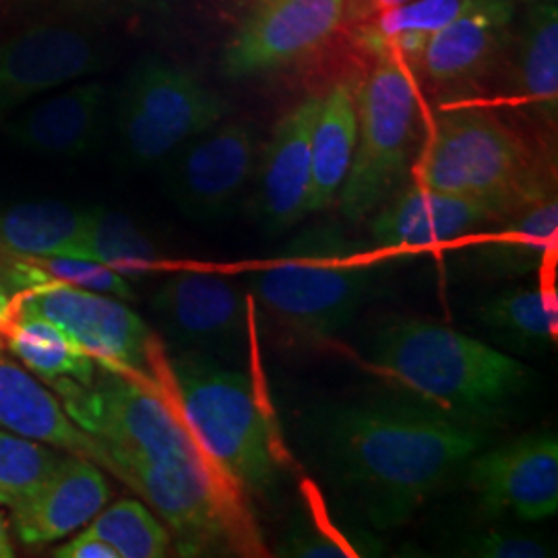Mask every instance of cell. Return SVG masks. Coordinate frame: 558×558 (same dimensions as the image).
Segmentation results:
<instances>
[{"label":"cell","instance_id":"cell-22","mask_svg":"<svg viewBox=\"0 0 558 558\" xmlns=\"http://www.w3.org/2000/svg\"><path fill=\"white\" fill-rule=\"evenodd\" d=\"M476 248L478 267L486 274L509 278L525 276L544 265L557 248L558 203L555 195L534 201L502 218Z\"/></svg>","mask_w":558,"mask_h":558},{"label":"cell","instance_id":"cell-37","mask_svg":"<svg viewBox=\"0 0 558 558\" xmlns=\"http://www.w3.org/2000/svg\"><path fill=\"white\" fill-rule=\"evenodd\" d=\"M511 2H515V0H511ZM523 2H527V4H536V2H557V0H523Z\"/></svg>","mask_w":558,"mask_h":558},{"label":"cell","instance_id":"cell-9","mask_svg":"<svg viewBox=\"0 0 558 558\" xmlns=\"http://www.w3.org/2000/svg\"><path fill=\"white\" fill-rule=\"evenodd\" d=\"M348 17V0H251L223 52L230 77L286 69L315 54Z\"/></svg>","mask_w":558,"mask_h":558},{"label":"cell","instance_id":"cell-19","mask_svg":"<svg viewBox=\"0 0 558 558\" xmlns=\"http://www.w3.org/2000/svg\"><path fill=\"white\" fill-rule=\"evenodd\" d=\"M0 428L40 440L108 468L100 442L71 418L54 396L23 364L0 352Z\"/></svg>","mask_w":558,"mask_h":558},{"label":"cell","instance_id":"cell-15","mask_svg":"<svg viewBox=\"0 0 558 558\" xmlns=\"http://www.w3.org/2000/svg\"><path fill=\"white\" fill-rule=\"evenodd\" d=\"M515 2L470 0L451 23L435 34L414 62L439 87L474 85L497 64L511 40Z\"/></svg>","mask_w":558,"mask_h":558},{"label":"cell","instance_id":"cell-2","mask_svg":"<svg viewBox=\"0 0 558 558\" xmlns=\"http://www.w3.org/2000/svg\"><path fill=\"white\" fill-rule=\"evenodd\" d=\"M373 362L422 403L465 422L505 410L530 383L518 360L430 320L385 323L373 339Z\"/></svg>","mask_w":558,"mask_h":558},{"label":"cell","instance_id":"cell-29","mask_svg":"<svg viewBox=\"0 0 558 558\" xmlns=\"http://www.w3.org/2000/svg\"><path fill=\"white\" fill-rule=\"evenodd\" d=\"M64 453L40 440L0 428V505L13 509L29 499Z\"/></svg>","mask_w":558,"mask_h":558},{"label":"cell","instance_id":"cell-1","mask_svg":"<svg viewBox=\"0 0 558 558\" xmlns=\"http://www.w3.org/2000/svg\"><path fill=\"white\" fill-rule=\"evenodd\" d=\"M304 433L341 507L375 530L403 525L486 445L476 422L422 401L329 405L308 416Z\"/></svg>","mask_w":558,"mask_h":558},{"label":"cell","instance_id":"cell-35","mask_svg":"<svg viewBox=\"0 0 558 558\" xmlns=\"http://www.w3.org/2000/svg\"><path fill=\"white\" fill-rule=\"evenodd\" d=\"M15 315H17L15 302L7 294V290L0 286V339L4 338V333L9 331Z\"/></svg>","mask_w":558,"mask_h":558},{"label":"cell","instance_id":"cell-24","mask_svg":"<svg viewBox=\"0 0 558 558\" xmlns=\"http://www.w3.org/2000/svg\"><path fill=\"white\" fill-rule=\"evenodd\" d=\"M470 0H410L373 15L356 29V41L377 59L414 64L424 46L461 13Z\"/></svg>","mask_w":558,"mask_h":558},{"label":"cell","instance_id":"cell-33","mask_svg":"<svg viewBox=\"0 0 558 558\" xmlns=\"http://www.w3.org/2000/svg\"><path fill=\"white\" fill-rule=\"evenodd\" d=\"M52 557L57 558H119L117 550L101 539L89 525L77 536L54 548Z\"/></svg>","mask_w":558,"mask_h":558},{"label":"cell","instance_id":"cell-7","mask_svg":"<svg viewBox=\"0 0 558 558\" xmlns=\"http://www.w3.org/2000/svg\"><path fill=\"white\" fill-rule=\"evenodd\" d=\"M228 114L220 96L168 60H141L120 89L117 135L126 163L147 168Z\"/></svg>","mask_w":558,"mask_h":558},{"label":"cell","instance_id":"cell-10","mask_svg":"<svg viewBox=\"0 0 558 558\" xmlns=\"http://www.w3.org/2000/svg\"><path fill=\"white\" fill-rule=\"evenodd\" d=\"M104 50L87 23L27 21L0 40V120L64 83L100 71Z\"/></svg>","mask_w":558,"mask_h":558},{"label":"cell","instance_id":"cell-21","mask_svg":"<svg viewBox=\"0 0 558 558\" xmlns=\"http://www.w3.org/2000/svg\"><path fill=\"white\" fill-rule=\"evenodd\" d=\"M511 96L532 117L555 124L558 110L557 2H536L519 27Z\"/></svg>","mask_w":558,"mask_h":558},{"label":"cell","instance_id":"cell-16","mask_svg":"<svg viewBox=\"0 0 558 558\" xmlns=\"http://www.w3.org/2000/svg\"><path fill=\"white\" fill-rule=\"evenodd\" d=\"M112 497L100 465L64 453L40 488L11 509V530L25 546H44L83 530Z\"/></svg>","mask_w":558,"mask_h":558},{"label":"cell","instance_id":"cell-26","mask_svg":"<svg viewBox=\"0 0 558 558\" xmlns=\"http://www.w3.org/2000/svg\"><path fill=\"white\" fill-rule=\"evenodd\" d=\"M480 320L518 348H550L557 339V299L546 286L507 290L482 304Z\"/></svg>","mask_w":558,"mask_h":558},{"label":"cell","instance_id":"cell-23","mask_svg":"<svg viewBox=\"0 0 558 558\" xmlns=\"http://www.w3.org/2000/svg\"><path fill=\"white\" fill-rule=\"evenodd\" d=\"M87 211L60 201L17 203L0 209V251L27 259H81Z\"/></svg>","mask_w":558,"mask_h":558},{"label":"cell","instance_id":"cell-14","mask_svg":"<svg viewBox=\"0 0 558 558\" xmlns=\"http://www.w3.org/2000/svg\"><path fill=\"white\" fill-rule=\"evenodd\" d=\"M320 96H308L279 119L257 163L253 199L255 220L265 232L294 228L306 214L311 184V137L319 114Z\"/></svg>","mask_w":558,"mask_h":558},{"label":"cell","instance_id":"cell-20","mask_svg":"<svg viewBox=\"0 0 558 558\" xmlns=\"http://www.w3.org/2000/svg\"><path fill=\"white\" fill-rule=\"evenodd\" d=\"M359 140L356 92L348 83H336L320 96L319 114L311 137V184L306 214L327 209L338 199L348 179Z\"/></svg>","mask_w":558,"mask_h":558},{"label":"cell","instance_id":"cell-17","mask_svg":"<svg viewBox=\"0 0 558 558\" xmlns=\"http://www.w3.org/2000/svg\"><path fill=\"white\" fill-rule=\"evenodd\" d=\"M497 220L476 201L414 184L377 209L373 240L385 251H414L468 236Z\"/></svg>","mask_w":558,"mask_h":558},{"label":"cell","instance_id":"cell-13","mask_svg":"<svg viewBox=\"0 0 558 558\" xmlns=\"http://www.w3.org/2000/svg\"><path fill=\"white\" fill-rule=\"evenodd\" d=\"M468 486L480 507L519 521L555 518L558 511V439L525 435L468 461Z\"/></svg>","mask_w":558,"mask_h":558},{"label":"cell","instance_id":"cell-18","mask_svg":"<svg viewBox=\"0 0 558 558\" xmlns=\"http://www.w3.org/2000/svg\"><path fill=\"white\" fill-rule=\"evenodd\" d=\"M104 101L106 87L100 81H85L21 114L7 117L4 131L17 145L34 154L80 160L98 145Z\"/></svg>","mask_w":558,"mask_h":558},{"label":"cell","instance_id":"cell-27","mask_svg":"<svg viewBox=\"0 0 558 558\" xmlns=\"http://www.w3.org/2000/svg\"><path fill=\"white\" fill-rule=\"evenodd\" d=\"M81 259L98 260L122 278H141L158 263V251L126 216L92 207L81 246Z\"/></svg>","mask_w":558,"mask_h":558},{"label":"cell","instance_id":"cell-5","mask_svg":"<svg viewBox=\"0 0 558 558\" xmlns=\"http://www.w3.org/2000/svg\"><path fill=\"white\" fill-rule=\"evenodd\" d=\"M379 276V267L354 253L338 230L317 228L255 274L251 290L286 338L317 343L359 315Z\"/></svg>","mask_w":558,"mask_h":558},{"label":"cell","instance_id":"cell-34","mask_svg":"<svg viewBox=\"0 0 558 558\" xmlns=\"http://www.w3.org/2000/svg\"><path fill=\"white\" fill-rule=\"evenodd\" d=\"M403 2L410 0H348V13H354L360 20H371L373 15L399 7Z\"/></svg>","mask_w":558,"mask_h":558},{"label":"cell","instance_id":"cell-36","mask_svg":"<svg viewBox=\"0 0 558 558\" xmlns=\"http://www.w3.org/2000/svg\"><path fill=\"white\" fill-rule=\"evenodd\" d=\"M15 557V544L11 538V523L0 513V558Z\"/></svg>","mask_w":558,"mask_h":558},{"label":"cell","instance_id":"cell-8","mask_svg":"<svg viewBox=\"0 0 558 558\" xmlns=\"http://www.w3.org/2000/svg\"><path fill=\"white\" fill-rule=\"evenodd\" d=\"M15 308L54 320L106 371L151 377L168 360L145 320L114 296L44 281L21 290Z\"/></svg>","mask_w":558,"mask_h":558},{"label":"cell","instance_id":"cell-30","mask_svg":"<svg viewBox=\"0 0 558 558\" xmlns=\"http://www.w3.org/2000/svg\"><path fill=\"white\" fill-rule=\"evenodd\" d=\"M308 500V509H300L288 527L279 555L296 558L362 557L359 546L327 519L323 505L317 499Z\"/></svg>","mask_w":558,"mask_h":558},{"label":"cell","instance_id":"cell-4","mask_svg":"<svg viewBox=\"0 0 558 558\" xmlns=\"http://www.w3.org/2000/svg\"><path fill=\"white\" fill-rule=\"evenodd\" d=\"M418 184L476 201L497 220L555 195L527 141L482 108L440 114L420 158Z\"/></svg>","mask_w":558,"mask_h":558},{"label":"cell","instance_id":"cell-11","mask_svg":"<svg viewBox=\"0 0 558 558\" xmlns=\"http://www.w3.org/2000/svg\"><path fill=\"white\" fill-rule=\"evenodd\" d=\"M166 189L189 218L218 220L257 168V135L246 122L228 120L186 141L163 161Z\"/></svg>","mask_w":558,"mask_h":558},{"label":"cell","instance_id":"cell-12","mask_svg":"<svg viewBox=\"0 0 558 558\" xmlns=\"http://www.w3.org/2000/svg\"><path fill=\"white\" fill-rule=\"evenodd\" d=\"M149 306L166 338L182 350H195L214 359L236 360L248 341L246 302L230 281L182 271L161 283Z\"/></svg>","mask_w":558,"mask_h":558},{"label":"cell","instance_id":"cell-31","mask_svg":"<svg viewBox=\"0 0 558 558\" xmlns=\"http://www.w3.org/2000/svg\"><path fill=\"white\" fill-rule=\"evenodd\" d=\"M158 0H0V11L34 20H66L94 23L129 15Z\"/></svg>","mask_w":558,"mask_h":558},{"label":"cell","instance_id":"cell-25","mask_svg":"<svg viewBox=\"0 0 558 558\" xmlns=\"http://www.w3.org/2000/svg\"><path fill=\"white\" fill-rule=\"evenodd\" d=\"M2 339L21 364L48 385L59 380L87 385L98 373V362L54 320L17 313Z\"/></svg>","mask_w":558,"mask_h":558},{"label":"cell","instance_id":"cell-6","mask_svg":"<svg viewBox=\"0 0 558 558\" xmlns=\"http://www.w3.org/2000/svg\"><path fill=\"white\" fill-rule=\"evenodd\" d=\"M356 151L338 195L341 216L352 223L393 197L418 147L420 100L408 64L377 59L356 92Z\"/></svg>","mask_w":558,"mask_h":558},{"label":"cell","instance_id":"cell-28","mask_svg":"<svg viewBox=\"0 0 558 558\" xmlns=\"http://www.w3.org/2000/svg\"><path fill=\"white\" fill-rule=\"evenodd\" d=\"M87 525L119 558H163L174 548L163 521L141 500L122 499L104 507Z\"/></svg>","mask_w":558,"mask_h":558},{"label":"cell","instance_id":"cell-32","mask_svg":"<svg viewBox=\"0 0 558 558\" xmlns=\"http://www.w3.org/2000/svg\"><path fill=\"white\" fill-rule=\"evenodd\" d=\"M458 555L472 558H546L550 548L539 539L507 530H480L463 536Z\"/></svg>","mask_w":558,"mask_h":558},{"label":"cell","instance_id":"cell-3","mask_svg":"<svg viewBox=\"0 0 558 558\" xmlns=\"http://www.w3.org/2000/svg\"><path fill=\"white\" fill-rule=\"evenodd\" d=\"M182 416L201 449L251 500L278 486L283 447L278 424L248 373L195 350L170 359Z\"/></svg>","mask_w":558,"mask_h":558}]
</instances>
